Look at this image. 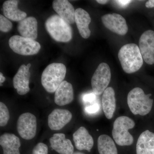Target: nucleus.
<instances>
[{"label":"nucleus","mask_w":154,"mask_h":154,"mask_svg":"<svg viewBox=\"0 0 154 154\" xmlns=\"http://www.w3.org/2000/svg\"><path fill=\"white\" fill-rule=\"evenodd\" d=\"M45 27L49 35L55 41L67 42L72 39V27L58 15H52L48 18L45 22Z\"/></svg>","instance_id":"20e7f679"},{"label":"nucleus","mask_w":154,"mask_h":154,"mask_svg":"<svg viewBox=\"0 0 154 154\" xmlns=\"http://www.w3.org/2000/svg\"><path fill=\"white\" fill-rule=\"evenodd\" d=\"M9 45L14 52L24 56L37 54L41 48V45L37 41L18 35L10 38Z\"/></svg>","instance_id":"423d86ee"},{"label":"nucleus","mask_w":154,"mask_h":154,"mask_svg":"<svg viewBox=\"0 0 154 154\" xmlns=\"http://www.w3.org/2000/svg\"><path fill=\"white\" fill-rule=\"evenodd\" d=\"M48 147L47 146L42 143H39L34 147L32 154H48Z\"/></svg>","instance_id":"a878e982"},{"label":"nucleus","mask_w":154,"mask_h":154,"mask_svg":"<svg viewBox=\"0 0 154 154\" xmlns=\"http://www.w3.org/2000/svg\"><path fill=\"white\" fill-rule=\"evenodd\" d=\"M13 28L12 22L2 15H0V30L5 33L8 32Z\"/></svg>","instance_id":"393cba45"},{"label":"nucleus","mask_w":154,"mask_h":154,"mask_svg":"<svg viewBox=\"0 0 154 154\" xmlns=\"http://www.w3.org/2000/svg\"><path fill=\"white\" fill-rule=\"evenodd\" d=\"M18 32L21 36L35 40L38 36V22L36 18H26L18 23Z\"/></svg>","instance_id":"f3484780"},{"label":"nucleus","mask_w":154,"mask_h":154,"mask_svg":"<svg viewBox=\"0 0 154 154\" xmlns=\"http://www.w3.org/2000/svg\"><path fill=\"white\" fill-rule=\"evenodd\" d=\"M139 49L143 60L149 65L154 64V31L147 30L139 39Z\"/></svg>","instance_id":"1a4fd4ad"},{"label":"nucleus","mask_w":154,"mask_h":154,"mask_svg":"<svg viewBox=\"0 0 154 154\" xmlns=\"http://www.w3.org/2000/svg\"><path fill=\"white\" fill-rule=\"evenodd\" d=\"M31 65L30 63H28L27 66L22 65L13 79L14 88L17 90L19 95H25L30 91L29 82L30 73L29 69Z\"/></svg>","instance_id":"9b49d317"},{"label":"nucleus","mask_w":154,"mask_h":154,"mask_svg":"<svg viewBox=\"0 0 154 154\" xmlns=\"http://www.w3.org/2000/svg\"><path fill=\"white\" fill-rule=\"evenodd\" d=\"M72 116L71 112L66 109H54L48 116V127L52 130H60L70 122Z\"/></svg>","instance_id":"f8f14e48"},{"label":"nucleus","mask_w":154,"mask_h":154,"mask_svg":"<svg viewBox=\"0 0 154 154\" xmlns=\"http://www.w3.org/2000/svg\"><path fill=\"white\" fill-rule=\"evenodd\" d=\"M75 146L79 150L91 151L94 144L93 138L84 127H81L73 134Z\"/></svg>","instance_id":"dca6fc26"},{"label":"nucleus","mask_w":154,"mask_h":154,"mask_svg":"<svg viewBox=\"0 0 154 154\" xmlns=\"http://www.w3.org/2000/svg\"><path fill=\"white\" fill-rule=\"evenodd\" d=\"M5 78L3 76V74L2 72L0 73V83H1V86H2V83L4 82L5 81Z\"/></svg>","instance_id":"7c9ffc66"},{"label":"nucleus","mask_w":154,"mask_h":154,"mask_svg":"<svg viewBox=\"0 0 154 154\" xmlns=\"http://www.w3.org/2000/svg\"><path fill=\"white\" fill-rule=\"evenodd\" d=\"M96 96L97 95L93 92V93L84 94L82 99L83 102L85 104H93L96 102Z\"/></svg>","instance_id":"cd10ccee"},{"label":"nucleus","mask_w":154,"mask_h":154,"mask_svg":"<svg viewBox=\"0 0 154 154\" xmlns=\"http://www.w3.org/2000/svg\"><path fill=\"white\" fill-rule=\"evenodd\" d=\"M73 154H83L82 153L79 152H76L74 153Z\"/></svg>","instance_id":"473e14b6"},{"label":"nucleus","mask_w":154,"mask_h":154,"mask_svg":"<svg viewBox=\"0 0 154 154\" xmlns=\"http://www.w3.org/2000/svg\"><path fill=\"white\" fill-rule=\"evenodd\" d=\"M10 113L8 107L3 102H0V126L4 127L8 124Z\"/></svg>","instance_id":"b1692460"},{"label":"nucleus","mask_w":154,"mask_h":154,"mask_svg":"<svg viewBox=\"0 0 154 154\" xmlns=\"http://www.w3.org/2000/svg\"><path fill=\"white\" fill-rule=\"evenodd\" d=\"M98 149L100 154H118L114 142L107 135H102L98 138Z\"/></svg>","instance_id":"5701e85b"},{"label":"nucleus","mask_w":154,"mask_h":154,"mask_svg":"<svg viewBox=\"0 0 154 154\" xmlns=\"http://www.w3.org/2000/svg\"><path fill=\"white\" fill-rule=\"evenodd\" d=\"M151 94H145L141 88L132 89L128 95L127 102L131 111L134 115L145 116L152 110L153 100Z\"/></svg>","instance_id":"7ed1b4c3"},{"label":"nucleus","mask_w":154,"mask_h":154,"mask_svg":"<svg viewBox=\"0 0 154 154\" xmlns=\"http://www.w3.org/2000/svg\"><path fill=\"white\" fill-rule=\"evenodd\" d=\"M137 154H154V133L146 130L142 133L136 145Z\"/></svg>","instance_id":"aec40b11"},{"label":"nucleus","mask_w":154,"mask_h":154,"mask_svg":"<svg viewBox=\"0 0 154 154\" xmlns=\"http://www.w3.org/2000/svg\"><path fill=\"white\" fill-rule=\"evenodd\" d=\"M0 145L3 154H20L21 142L18 137L13 134H4L0 137Z\"/></svg>","instance_id":"a211bd4d"},{"label":"nucleus","mask_w":154,"mask_h":154,"mask_svg":"<svg viewBox=\"0 0 154 154\" xmlns=\"http://www.w3.org/2000/svg\"><path fill=\"white\" fill-rule=\"evenodd\" d=\"M74 99V91L72 84L64 81L57 89L54 95V101L59 106L70 104Z\"/></svg>","instance_id":"4468645a"},{"label":"nucleus","mask_w":154,"mask_h":154,"mask_svg":"<svg viewBox=\"0 0 154 154\" xmlns=\"http://www.w3.org/2000/svg\"><path fill=\"white\" fill-rule=\"evenodd\" d=\"M146 7L150 8H154V0H149L146 3Z\"/></svg>","instance_id":"c756f323"},{"label":"nucleus","mask_w":154,"mask_h":154,"mask_svg":"<svg viewBox=\"0 0 154 154\" xmlns=\"http://www.w3.org/2000/svg\"><path fill=\"white\" fill-rule=\"evenodd\" d=\"M102 23L108 30L118 35H125L128 27L124 17L119 14L113 13L104 15L102 17Z\"/></svg>","instance_id":"9d476101"},{"label":"nucleus","mask_w":154,"mask_h":154,"mask_svg":"<svg viewBox=\"0 0 154 154\" xmlns=\"http://www.w3.org/2000/svg\"><path fill=\"white\" fill-rule=\"evenodd\" d=\"M115 92L112 88H107L103 93L102 105L106 117L110 119L113 117L116 110Z\"/></svg>","instance_id":"4be33fe9"},{"label":"nucleus","mask_w":154,"mask_h":154,"mask_svg":"<svg viewBox=\"0 0 154 154\" xmlns=\"http://www.w3.org/2000/svg\"><path fill=\"white\" fill-rule=\"evenodd\" d=\"M134 126V122L127 116H120L116 119L113 124L112 135L117 145L130 146L133 143V137L128 132V130L133 128Z\"/></svg>","instance_id":"39448f33"},{"label":"nucleus","mask_w":154,"mask_h":154,"mask_svg":"<svg viewBox=\"0 0 154 154\" xmlns=\"http://www.w3.org/2000/svg\"><path fill=\"white\" fill-rule=\"evenodd\" d=\"M52 149L60 154H73L74 147L71 141L63 133L54 134L49 139Z\"/></svg>","instance_id":"2eb2a0df"},{"label":"nucleus","mask_w":154,"mask_h":154,"mask_svg":"<svg viewBox=\"0 0 154 154\" xmlns=\"http://www.w3.org/2000/svg\"><path fill=\"white\" fill-rule=\"evenodd\" d=\"M100 109V105L99 102H96L93 104H91L86 106L85 111L86 113L89 115L96 114L99 112Z\"/></svg>","instance_id":"bb28decb"},{"label":"nucleus","mask_w":154,"mask_h":154,"mask_svg":"<svg viewBox=\"0 0 154 154\" xmlns=\"http://www.w3.org/2000/svg\"><path fill=\"white\" fill-rule=\"evenodd\" d=\"M53 8L58 16L69 24L75 22V11L72 5L67 0H55Z\"/></svg>","instance_id":"ddd939ff"},{"label":"nucleus","mask_w":154,"mask_h":154,"mask_svg":"<svg viewBox=\"0 0 154 154\" xmlns=\"http://www.w3.org/2000/svg\"><path fill=\"white\" fill-rule=\"evenodd\" d=\"M91 19L90 15L84 9L79 8L75 12V22L80 35L84 38H88L91 34V31L89 28Z\"/></svg>","instance_id":"6ab92c4d"},{"label":"nucleus","mask_w":154,"mask_h":154,"mask_svg":"<svg viewBox=\"0 0 154 154\" xmlns=\"http://www.w3.org/2000/svg\"><path fill=\"white\" fill-rule=\"evenodd\" d=\"M96 2L101 5H105L109 2V1H107V0H97Z\"/></svg>","instance_id":"2f4dec72"},{"label":"nucleus","mask_w":154,"mask_h":154,"mask_svg":"<svg viewBox=\"0 0 154 154\" xmlns=\"http://www.w3.org/2000/svg\"><path fill=\"white\" fill-rule=\"evenodd\" d=\"M19 2L17 0H8L4 2L3 5V14L6 18L13 21L19 22L26 18L27 14L18 9Z\"/></svg>","instance_id":"412c9836"},{"label":"nucleus","mask_w":154,"mask_h":154,"mask_svg":"<svg viewBox=\"0 0 154 154\" xmlns=\"http://www.w3.org/2000/svg\"><path fill=\"white\" fill-rule=\"evenodd\" d=\"M111 71L107 64L99 65L91 79V85L94 94L100 95L107 88L111 79Z\"/></svg>","instance_id":"0eeeda50"},{"label":"nucleus","mask_w":154,"mask_h":154,"mask_svg":"<svg viewBox=\"0 0 154 154\" xmlns=\"http://www.w3.org/2000/svg\"><path fill=\"white\" fill-rule=\"evenodd\" d=\"M37 128V121L35 115L25 113L20 116L17 123L18 133L22 138L30 140L35 137Z\"/></svg>","instance_id":"6e6552de"},{"label":"nucleus","mask_w":154,"mask_h":154,"mask_svg":"<svg viewBox=\"0 0 154 154\" xmlns=\"http://www.w3.org/2000/svg\"><path fill=\"white\" fill-rule=\"evenodd\" d=\"M66 73V67L63 64H50L45 68L42 75V86L48 93H54L63 82Z\"/></svg>","instance_id":"f03ea898"},{"label":"nucleus","mask_w":154,"mask_h":154,"mask_svg":"<svg viewBox=\"0 0 154 154\" xmlns=\"http://www.w3.org/2000/svg\"><path fill=\"white\" fill-rule=\"evenodd\" d=\"M132 2L131 1H128V0H119V1H115L116 3H117V4L119 6H121L122 8L126 7L129 5L130 3Z\"/></svg>","instance_id":"c85d7f7f"},{"label":"nucleus","mask_w":154,"mask_h":154,"mask_svg":"<svg viewBox=\"0 0 154 154\" xmlns=\"http://www.w3.org/2000/svg\"><path fill=\"white\" fill-rule=\"evenodd\" d=\"M118 57L122 67L127 73L137 71L143 65V58L139 48L134 43L122 46L119 51Z\"/></svg>","instance_id":"f257e3e1"}]
</instances>
